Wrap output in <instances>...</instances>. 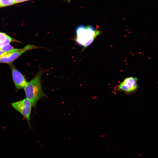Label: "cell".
Segmentation results:
<instances>
[{
	"label": "cell",
	"instance_id": "9c48e42d",
	"mask_svg": "<svg viewBox=\"0 0 158 158\" xmlns=\"http://www.w3.org/2000/svg\"><path fill=\"white\" fill-rule=\"evenodd\" d=\"M15 3H18L19 2H22L30 0H14Z\"/></svg>",
	"mask_w": 158,
	"mask_h": 158
},
{
	"label": "cell",
	"instance_id": "ba28073f",
	"mask_svg": "<svg viewBox=\"0 0 158 158\" xmlns=\"http://www.w3.org/2000/svg\"><path fill=\"white\" fill-rule=\"evenodd\" d=\"M15 3L14 0H0V7L7 6Z\"/></svg>",
	"mask_w": 158,
	"mask_h": 158
},
{
	"label": "cell",
	"instance_id": "3957f363",
	"mask_svg": "<svg viewBox=\"0 0 158 158\" xmlns=\"http://www.w3.org/2000/svg\"><path fill=\"white\" fill-rule=\"evenodd\" d=\"M11 105L25 118L29 127H31L30 119L32 105L30 102L26 98L12 103Z\"/></svg>",
	"mask_w": 158,
	"mask_h": 158
},
{
	"label": "cell",
	"instance_id": "8992f818",
	"mask_svg": "<svg viewBox=\"0 0 158 158\" xmlns=\"http://www.w3.org/2000/svg\"><path fill=\"white\" fill-rule=\"evenodd\" d=\"M11 71L13 80L16 89L20 90L24 88L27 83L24 76L13 65L9 64Z\"/></svg>",
	"mask_w": 158,
	"mask_h": 158
},
{
	"label": "cell",
	"instance_id": "5b68a950",
	"mask_svg": "<svg viewBox=\"0 0 158 158\" xmlns=\"http://www.w3.org/2000/svg\"><path fill=\"white\" fill-rule=\"evenodd\" d=\"M40 48L33 45H28L23 49L2 55L0 57V63L11 64L20 56L30 50Z\"/></svg>",
	"mask_w": 158,
	"mask_h": 158
},
{
	"label": "cell",
	"instance_id": "52a82bcc",
	"mask_svg": "<svg viewBox=\"0 0 158 158\" xmlns=\"http://www.w3.org/2000/svg\"><path fill=\"white\" fill-rule=\"evenodd\" d=\"M12 42L20 43L19 41L12 38L6 33L0 32V48Z\"/></svg>",
	"mask_w": 158,
	"mask_h": 158
},
{
	"label": "cell",
	"instance_id": "7a4b0ae2",
	"mask_svg": "<svg viewBox=\"0 0 158 158\" xmlns=\"http://www.w3.org/2000/svg\"><path fill=\"white\" fill-rule=\"evenodd\" d=\"M102 33V31L93 26L80 24L75 29V41L78 46L83 47V51L90 45L95 39Z\"/></svg>",
	"mask_w": 158,
	"mask_h": 158
},
{
	"label": "cell",
	"instance_id": "6da1fadb",
	"mask_svg": "<svg viewBox=\"0 0 158 158\" xmlns=\"http://www.w3.org/2000/svg\"><path fill=\"white\" fill-rule=\"evenodd\" d=\"M48 71L40 69L34 77L27 82L23 88L26 98L34 108L40 99L47 96L42 89L41 79L43 73Z\"/></svg>",
	"mask_w": 158,
	"mask_h": 158
},
{
	"label": "cell",
	"instance_id": "30bf717a",
	"mask_svg": "<svg viewBox=\"0 0 158 158\" xmlns=\"http://www.w3.org/2000/svg\"><path fill=\"white\" fill-rule=\"evenodd\" d=\"M7 53H8L7 52L3 51L0 50V57L3 55Z\"/></svg>",
	"mask_w": 158,
	"mask_h": 158
},
{
	"label": "cell",
	"instance_id": "277c9868",
	"mask_svg": "<svg viewBox=\"0 0 158 158\" xmlns=\"http://www.w3.org/2000/svg\"><path fill=\"white\" fill-rule=\"evenodd\" d=\"M138 78L133 77L125 78L118 85L117 89L125 94L128 95L136 92L138 88Z\"/></svg>",
	"mask_w": 158,
	"mask_h": 158
}]
</instances>
